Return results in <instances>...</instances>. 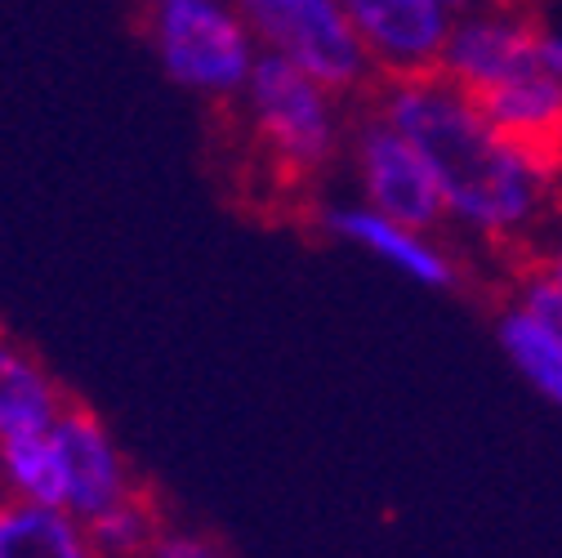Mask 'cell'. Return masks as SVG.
I'll list each match as a JSON object with an SVG mask.
<instances>
[{
    "instance_id": "cell-1",
    "label": "cell",
    "mask_w": 562,
    "mask_h": 558,
    "mask_svg": "<svg viewBox=\"0 0 562 558\" xmlns=\"http://www.w3.org/2000/svg\"><path fill=\"white\" fill-rule=\"evenodd\" d=\"M215 138L233 153L237 205L277 228L322 224L317 183L335 157L330 94L281 54H259L241 94L210 103Z\"/></svg>"
},
{
    "instance_id": "cell-2",
    "label": "cell",
    "mask_w": 562,
    "mask_h": 558,
    "mask_svg": "<svg viewBox=\"0 0 562 558\" xmlns=\"http://www.w3.org/2000/svg\"><path fill=\"white\" fill-rule=\"evenodd\" d=\"M367 99L429 161L447 205L464 224H473L486 242L527 237V224L536 220L544 192L496 144V134L469 112V103L447 86V77L375 86Z\"/></svg>"
},
{
    "instance_id": "cell-3",
    "label": "cell",
    "mask_w": 562,
    "mask_h": 558,
    "mask_svg": "<svg viewBox=\"0 0 562 558\" xmlns=\"http://www.w3.org/2000/svg\"><path fill=\"white\" fill-rule=\"evenodd\" d=\"M138 27H144L148 45L157 49L166 77L201 94L205 103L233 99L246 90L255 67L250 27L224 0H166V5H148L138 14Z\"/></svg>"
},
{
    "instance_id": "cell-4",
    "label": "cell",
    "mask_w": 562,
    "mask_h": 558,
    "mask_svg": "<svg viewBox=\"0 0 562 558\" xmlns=\"http://www.w3.org/2000/svg\"><path fill=\"white\" fill-rule=\"evenodd\" d=\"M241 23L304 77H313L344 112L375 90V67L339 0H237Z\"/></svg>"
},
{
    "instance_id": "cell-5",
    "label": "cell",
    "mask_w": 562,
    "mask_h": 558,
    "mask_svg": "<svg viewBox=\"0 0 562 558\" xmlns=\"http://www.w3.org/2000/svg\"><path fill=\"white\" fill-rule=\"evenodd\" d=\"M353 116V161L358 179L375 205V215L411 228V233H438L447 215V197L429 170V161L411 148V138L384 121V112L362 99L348 108Z\"/></svg>"
},
{
    "instance_id": "cell-6",
    "label": "cell",
    "mask_w": 562,
    "mask_h": 558,
    "mask_svg": "<svg viewBox=\"0 0 562 558\" xmlns=\"http://www.w3.org/2000/svg\"><path fill=\"white\" fill-rule=\"evenodd\" d=\"M353 23L371 67L375 86H411L447 77V19L438 0H339Z\"/></svg>"
},
{
    "instance_id": "cell-7",
    "label": "cell",
    "mask_w": 562,
    "mask_h": 558,
    "mask_svg": "<svg viewBox=\"0 0 562 558\" xmlns=\"http://www.w3.org/2000/svg\"><path fill=\"white\" fill-rule=\"evenodd\" d=\"M54 447L63 460V478H67V514L90 523L103 510H112L130 487L138 482V473H130L121 447L112 443L108 425L94 415V406H86L77 393L63 402V411L54 415Z\"/></svg>"
},
{
    "instance_id": "cell-8",
    "label": "cell",
    "mask_w": 562,
    "mask_h": 558,
    "mask_svg": "<svg viewBox=\"0 0 562 558\" xmlns=\"http://www.w3.org/2000/svg\"><path fill=\"white\" fill-rule=\"evenodd\" d=\"M67 398L72 393L49 376V367L0 326V438L49 429Z\"/></svg>"
},
{
    "instance_id": "cell-9",
    "label": "cell",
    "mask_w": 562,
    "mask_h": 558,
    "mask_svg": "<svg viewBox=\"0 0 562 558\" xmlns=\"http://www.w3.org/2000/svg\"><path fill=\"white\" fill-rule=\"evenodd\" d=\"M322 224L335 228L339 237H353L367 250L393 259L397 268H406L411 277H419V282H429V287H464V272L451 264V255L442 246L425 242L419 233H411L375 211H330V215H322Z\"/></svg>"
},
{
    "instance_id": "cell-10",
    "label": "cell",
    "mask_w": 562,
    "mask_h": 558,
    "mask_svg": "<svg viewBox=\"0 0 562 558\" xmlns=\"http://www.w3.org/2000/svg\"><path fill=\"white\" fill-rule=\"evenodd\" d=\"M0 558H94L81 518L67 510L32 505V501H0Z\"/></svg>"
},
{
    "instance_id": "cell-11",
    "label": "cell",
    "mask_w": 562,
    "mask_h": 558,
    "mask_svg": "<svg viewBox=\"0 0 562 558\" xmlns=\"http://www.w3.org/2000/svg\"><path fill=\"white\" fill-rule=\"evenodd\" d=\"M81 527L90 536L94 558H148L153 545L166 536L170 514H166V501L157 487L138 478L112 510H103L99 518H90Z\"/></svg>"
},
{
    "instance_id": "cell-12",
    "label": "cell",
    "mask_w": 562,
    "mask_h": 558,
    "mask_svg": "<svg viewBox=\"0 0 562 558\" xmlns=\"http://www.w3.org/2000/svg\"><path fill=\"white\" fill-rule=\"evenodd\" d=\"M0 492L14 501L67 510V478L49 429H27L0 438Z\"/></svg>"
},
{
    "instance_id": "cell-13",
    "label": "cell",
    "mask_w": 562,
    "mask_h": 558,
    "mask_svg": "<svg viewBox=\"0 0 562 558\" xmlns=\"http://www.w3.org/2000/svg\"><path fill=\"white\" fill-rule=\"evenodd\" d=\"M496 317H501V344L505 354L514 358V367L544 393L562 406V335L553 326H544L536 313H527L522 304L505 300L496 304Z\"/></svg>"
},
{
    "instance_id": "cell-14",
    "label": "cell",
    "mask_w": 562,
    "mask_h": 558,
    "mask_svg": "<svg viewBox=\"0 0 562 558\" xmlns=\"http://www.w3.org/2000/svg\"><path fill=\"white\" fill-rule=\"evenodd\" d=\"M505 300L522 304L527 313H536L544 326H553V331L562 335V287H553L544 272H522V277H514ZM505 300H501V304H505Z\"/></svg>"
},
{
    "instance_id": "cell-15",
    "label": "cell",
    "mask_w": 562,
    "mask_h": 558,
    "mask_svg": "<svg viewBox=\"0 0 562 558\" xmlns=\"http://www.w3.org/2000/svg\"><path fill=\"white\" fill-rule=\"evenodd\" d=\"M148 558H233L228 545L215 532H183V527H166V536L153 545Z\"/></svg>"
},
{
    "instance_id": "cell-16",
    "label": "cell",
    "mask_w": 562,
    "mask_h": 558,
    "mask_svg": "<svg viewBox=\"0 0 562 558\" xmlns=\"http://www.w3.org/2000/svg\"><path fill=\"white\" fill-rule=\"evenodd\" d=\"M544 201H549V205H553V211L562 215V179H558V183H553V188L544 192Z\"/></svg>"
},
{
    "instance_id": "cell-17",
    "label": "cell",
    "mask_w": 562,
    "mask_h": 558,
    "mask_svg": "<svg viewBox=\"0 0 562 558\" xmlns=\"http://www.w3.org/2000/svg\"><path fill=\"white\" fill-rule=\"evenodd\" d=\"M438 5H442V10H464L469 0H438Z\"/></svg>"
},
{
    "instance_id": "cell-18",
    "label": "cell",
    "mask_w": 562,
    "mask_h": 558,
    "mask_svg": "<svg viewBox=\"0 0 562 558\" xmlns=\"http://www.w3.org/2000/svg\"><path fill=\"white\" fill-rule=\"evenodd\" d=\"M148 5H166V0H144V10H148Z\"/></svg>"
},
{
    "instance_id": "cell-19",
    "label": "cell",
    "mask_w": 562,
    "mask_h": 558,
    "mask_svg": "<svg viewBox=\"0 0 562 558\" xmlns=\"http://www.w3.org/2000/svg\"><path fill=\"white\" fill-rule=\"evenodd\" d=\"M0 501H5V492H0Z\"/></svg>"
}]
</instances>
